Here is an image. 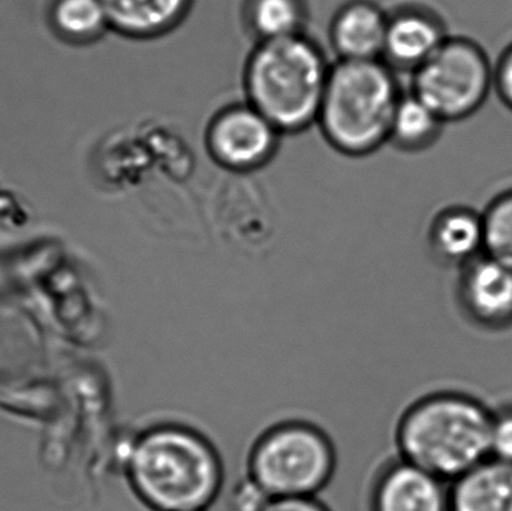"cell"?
<instances>
[{"label": "cell", "mask_w": 512, "mask_h": 511, "mask_svg": "<svg viewBox=\"0 0 512 511\" xmlns=\"http://www.w3.org/2000/svg\"><path fill=\"white\" fill-rule=\"evenodd\" d=\"M125 467L129 488L152 511H207L224 489L218 447L186 423L144 429L132 441Z\"/></svg>", "instance_id": "obj_1"}, {"label": "cell", "mask_w": 512, "mask_h": 511, "mask_svg": "<svg viewBox=\"0 0 512 511\" xmlns=\"http://www.w3.org/2000/svg\"><path fill=\"white\" fill-rule=\"evenodd\" d=\"M492 422V408L477 396L460 390L427 393L397 420V456L454 482L490 458Z\"/></svg>", "instance_id": "obj_2"}, {"label": "cell", "mask_w": 512, "mask_h": 511, "mask_svg": "<svg viewBox=\"0 0 512 511\" xmlns=\"http://www.w3.org/2000/svg\"><path fill=\"white\" fill-rule=\"evenodd\" d=\"M331 66L306 33L256 42L243 71L245 101L282 135L316 125Z\"/></svg>", "instance_id": "obj_3"}, {"label": "cell", "mask_w": 512, "mask_h": 511, "mask_svg": "<svg viewBox=\"0 0 512 511\" xmlns=\"http://www.w3.org/2000/svg\"><path fill=\"white\" fill-rule=\"evenodd\" d=\"M396 74L384 60L333 63L316 126L336 152L363 158L388 144L403 95Z\"/></svg>", "instance_id": "obj_4"}, {"label": "cell", "mask_w": 512, "mask_h": 511, "mask_svg": "<svg viewBox=\"0 0 512 511\" xmlns=\"http://www.w3.org/2000/svg\"><path fill=\"white\" fill-rule=\"evenodd\" d=\"M336 470V446L330 435L303 419L268 426L246 458V476L270 498L318 497Z\"/></svg>", "instance_id": "obj_5"}, {"label": "cell", "mask_w": 512, "mask_h": 511, "mask_svg": "<svg viewBox=\"0 0 512 511\" xmlns=\"http://www.w3.org/2000/svg\"><path fill=\"white\" fill-rule=\"evenodd\" d=\"M493 90L495 63L478 42L463 36H448L412 74L411 92L445 123L474 116Z\"/></svg>", "instance_id": "obj_6"}, {"label": "cell", "mask_w": 512, "mask_h": 511, "mask_svg": "<svg viewBox=\"0 0 512 511\" xmlns=\"http://www.w3.org/2000/svg\"><path fill=\"white\" fill-rule=\"evenodd\" d=\"M276 126L248 101L221 108L204 134L207 153L215 164L231 173L248 174L270 164L279 150Z\"/></svg>", "instance_id": "obj_7"}, {"label": "cell", "mask_w": 512, "mask_h": 511, "mask_svg": "<svg viewBox=\"0 0 512 511\" xmlns=\"http://www.w3.org/2000/svg\"><path fill=\"white\" fill-rule=\"evenodd\" d=\"M459 272L456 297L463 317L486 332L512 329V269L484 254Z\"/></svg>", "instance_id": "obj_8"}, {"label": "cell", "mask_w": 512, "mask_h": 511, "mask_svg": "<svg viewBox=\"0 0 512 511\" xmlns=\"http://www.w3.org/2000/svg\"><path fill=\"white\" fill-rule=\"evenodd\" d=\"M370 511H450V483L397 456L373 482Z\"/></svg>", "instance_id": "obj_9"}, {"label": "cell", "mask_w": 512, "mask_h": 511, "mask_svg": "<svg viewBox=\"0 0 512 511\" xmlns=\"http://www.w3.org/2000/svg\"><path fill=\"white\" fill-rule=\"evenodd\" d=\"M447 38L444 21L436 12L424 6H400L388 12L382 60L394 72L414 74Z\"/></svg>", "instance_id": "obj_10"}, {"label": "cell", "mask_w": 512, "mask_h": 511, "mask_svg": "<svg viewBox=\"0 0 512 511\" xmlns=\"http://www.w3.org/2000/svg\"><path fill=\"white\" fill-rule=\"evenodd\" d=\"M388 12L373 0H348L334 12L328 41L337 60H382Z\"/></svg>", "instance_id": "obj_11"}, {"label": "cell", "mask_w": 512, "mask_h": 511, "mask_svg": "<svg viewBox=\"0 0 512 511\" xmlns=\"http://www.w3.org/2000/svg\"><path fill=\"white\" fill-rule=\"evenodd\" d=\"M483 213L468 206H450L436 213L427 228L430 255L442 266L462 269L484 255Z\"/></svg>", "instance_id": "obj_12"}, {"label": "cell", "mask_w": 512, "mask_h": 511, "mask_svg": "<svg viewBox=\"0 0 512 511\" xmlns=\"http://www.w3.org/2000/svg\"><path fill=\"white\" fill-rule=\"evenodd\" d=\"M195 0H102L110 29L132 39H155L176 30Z\"/></svg>", "instance_id": "obj_13"}, {"label": "cell", "mask_w": 512, "mask_h": 511, "mask_svg": "<svg viewBox=\"0 0 512 511\" xmlns=\"http://www.w3.org/2000/svg\"><path fill=\"white\" fill-rule=\"evenodd\" d=\"M450 511H512V465L490 456L451 482Z\"/></svg>", "instance_id": "obj_14"}, {"label": "cell", "mask_w": 512, "mask_h": 511, "mask_svg": "<svg viewBox=\"0 0 512 511\" xmlns=\"http://www.w3.org/2000/svg\"><path fill=\"white\" fill-rule=\"evenodd\" d=\"M445 125L417 95L403 93L391 120L388 144L400 152H424L439 140Z\"/></svg>", "instance_id": "obj_15"}, {"label": "cell", "mask_w": 512, "mask_h": 511, "mask_svg": "<svg viewBox=\"0 0 512 511\" xmlns=\"http://www.w3.org/2000/svg\"><path fill=\"white\" fill-rule=\"evenodd\" d=\"M243 21L256 42L304 33L306 0H245Z\"/></svg>", "instance_id": "obj_16"}, {"label": "cell", "mask_w": 512, "mask_h": 511, "mask_svg": "<svg viewBox=\"0 0 512 511\" xmlns=\"http://www.w3.org/2000/svg\"><path fill=\"white\" fill-rule=\"evenodd\" d=\"M51 21L60 35L78 42L93 41L110 29L102 0H56Z\"/></svg>", "instance_id": "obj_17"}, {"label": "cell", "mask_w": 512, "mask_h": 511, "mask_svg": "<svg viewBox=\"0 0 512 511\" xmlns=\"http://www.w3.org/2000/svg\"><path fill=\"white\" fill-rule=\"evenodd\" d=\"M483 219L484 254L512 269V189L490 201Z\"/></svg>", "instance_id": "obj_18"}, {"label": "cell", "mask_w": 512, "mask_h": 511, "mask_svg": "<svg viewBox=\"0 0 512 511\" xmlns=\"http://www.w3.org/2000/svg\"><path fill=\"white\" fill-rule=\"evenodd\" d=\"M490 456L512 465V402L493 410Z\"/></svg>", "instance_id": "obj_19"}, {"label": "cell", "mask_w": 512, "mask_h": 511, "mask_svg": "<svg viewBox=\"0 0 512 511\" xmlns=\"http://www.w3.org/2000/svg\"><path fill=\"white\" fill-rule=\"evenodd\" d=\"M231 498H233L231 506L234 511H261L271 500L246 474L236 489H233Z\"/></svg>", "instance_id": "obj_20"}, {"label": "cell", "mask_w": 512, "mask_h": 511, "mask_svg": "<svg viewBox=\"0 0 512 511\" xmlns=\"http://www.w3.org/2000/svg\"><path fill=\"white\" fill-rule=\"evenodd\" d=\"M495 92L502 104L512 111V42L495 63Z\"/></svg>", "instance_id": "obj_21"}, {"label": "cell", "mask_w": 512, "mask_h": 511, "mask_svg": "<svg viewBox=\"0 0 512 511\" xmlns=\"http://www.w3.org/2000/svg\"><path fill=\"white\" fill-rule=\"evenodd\" d=\"M261 511H330L318 497L271 498Z\"/></svg>", "instance_id": "obj_22"}]
</instances>
